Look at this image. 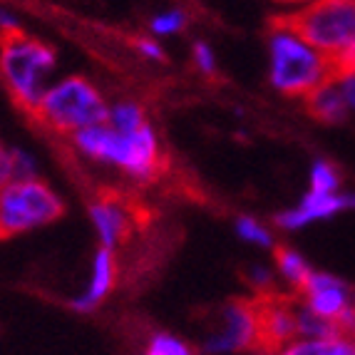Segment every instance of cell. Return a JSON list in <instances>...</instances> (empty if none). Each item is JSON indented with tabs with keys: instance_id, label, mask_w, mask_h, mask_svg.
Wrapping results in <instances>:
<instances>
[{
	"instance_id": "1",
	"label": "cell",
	"mask_w": 355,
	"mask_h": 355,
	"mask_svg": "<svg viewBox=\"0 0 355 355\" xmlns=\"http://www.w3.org/2000/svg\"><path fill=\"white\" fill-rule=\"evenodd\" d=\"M70 144L80 157L125 174L137 184L154 182L164 166V149L152 125L122 135V132H114L107 122H100L75 132L70 137Z\"/></svg>"
},
{
	"instance_id": "2",
	"label": "cell",
	"mask_w": 355,
	"mask_h": 355,
	"mask_svg": "<svg viewBox=\"0 0 355 355\" xmlns=\"http://www.w3.org/2000/svg\"><path fill=\"white\" fill-rule=\"evenodd\" d=\"M268 83L286 97H303L336 77V62L303 35L288 15L273 20L266 35Z\"/></svg>"
},
{
	"instance_id": "3",
	"label": "cell",
	"mask_w": 355,
	"mask_h": 355,
	"mask_svg": "<svg viewBox=\"0 0 355 355\" xmlns=\"http://www.w3.org/2000/svg\"><path fill=\"white\" fill-rule=\"evenodd\" d=\"M55 70L58 53L48 42L28 33L0 37V80L23 112H35Z\"/></svg>"
},
{
	"instance_id": "4",
	"label": "cell",
	"mask_w": 355,
	"mask_h": 355,
	"mask_svg": "<svg viewBox=\"0 0 355 355\" xmlns=\"http://www.w3.org/2000/svg\"><path fill=\"white\" fill-rule=\"evenodd\" d=\"M110 100L102 87L85 75H62L48 85L40 105L30 117L45 130L70 139L85 127L105 122Z\"/></svg>"
},
{
	"instance_id": "5",
	"label": "cell",
	"mask_w": 355,
	"mask_h": 355,
	"mask_svg": "<svg viewBox=\"0 0 355 355\" xmlns=\"http://www.w3.org/2000/svg\"><path fill=\"white\" fill-rule=\"evenodd\" d=\"M65 202L62 196L42 182L33 179H10L0 189V239L23 236L40 231L62 219Z\"/></svg>"
},
{
	"instance_id": "6",
	"label": "cell",
	"mask_w": 355,
	"mask_h": 355,
	"mask_svg": "<svg viewBox=\"0 0 355 355\" xmlns=\"http://www.w3.org/2000/svg\"><path fill=\"white\" fill-rule=\"evenodd\" d=\"M288 18L333 62L355 42V0H306Z\"/></svg>"
},
{
	"instance_id": "7",
	"label": "cell",
	"mask_w": 355,
	"mask_h": 355,
	"mask_svg": "<svg viewBox=\"0 0 355 355\" xmlns=\"http://www.w3.org/2000/svg\"><path fill=\"white\" fill-rule=\"evenodd\" d=\"M261 348L259 298L229 301L219 313V326L204 340L207 355H239Z\"/></svg>"
},
{
	"instance_id": "8",
	"label": "cell",
	"mask_w": 355,
	"mask_h": 355,
	"mask_svg": "<svg viewBox=\"0 0 355 355\" xmlns=\"http://www.w3.org/2000/svg\"><path fill=\"white\" fill-rule=\"evenodd\" d=\"M87 216L97 236V243L105 249H122L135 234L137 211L130 199H125L122 194H114V191L97 194L87 204Z\"/></svg>"
},
{
	"instance_id": "9",
	"label": "cell",
	"mask_w": 355,
	"mask_h": 355,
	"mask_svg": "<svg viewBox=\"0 0 355 355\" xmlns=\"http://www.w3.org/2000/svg\"><path fill=\"white\" fill-rule=\"evenodd\" d=\"M301 293V303L306 308H311L315 315L338 323L343 318L345 311L355 306L353 301V291L345 281H340L338 276L326 271H313L308 276V281L303 284ZM338 328V326H336Z\"/></svg>"
},
{
	"instance_id": "10",
	"label": "cell",
	"mask_w": 355,
	"mask_h": 355,
	"mask_svg": "<svg viewBox=\"0 0 355 355\" xmlns=\"http://www.w3.org/2000/svg\"><path fill=\"white\" fill-rule=\"evenodd\" d=\"M355 209L353 191H336V194H320V191L308 189L296 207L284 209L276 214V226L284 231H301L315 221L331 219L340 211Z\"/></svg>"
},
{
	"instance_id": "11",
	"label": "cell",
	"mask_w": 355,
	"mask_h": 355,
	"mask_svg": "<svg viewBox=\"0 0 355 355\" xmlns=\"http://www.w3.org/2000/svg\"><path fill=\"white\" fill-rule=\"evenodd\" d=\"M256 298L261 306V348L276 353L298 338V301H291L276 291Z\"/></svg>"
},
{
	"instance_id": "12",
	"label": "cell",
	"mask_w": 355,
	"mask_h": 355,
	"mask_svg": "<svg viewBox=\"0 0 355 355\" xmlns=\"http://www.w3.org/2000/svg\"><path fill=\"white\" fill-rule=\"evenodd\" d=\"M119 279V263H117V251L97 246L92 261H89V273L87 284H85L83 293H77L70 301V306L77 313H92L107 298L112 296L114 286Z\"/></svg>"
},
{
	"instance_id": "13",
	"label": "cell",
	"mask_w": 355,
	"mask_h": 355,
	"mask_svg": "<svg viewBox=\"0 0 355 355\" xmlns=\"http://www.w3.org/2000/svg\"><path fill=\"white\" fill-rule=\"evenodd\" d=\"M303 102H306L308 112L313 114L318 122H326V125H338V122H343L350 114L348 105H345L343 89H340L336 77L328 80V83L318 85L313 92H308L303 97Z\"/></svg>"
},
{
	"instance_id": "14",
	"label": "cell",
	"mask_w": 355,
	"mask_h": 355,
	"mask_svg": "<svg viewBox=\"0 0 355 355\" xmlns=\"http://www.w3.org/2000/svg\"><path fill=\"white\" fill-rule=\"evenodd\" d=\"M353 345V338L331 336V338H293L291 343L276 350V355H345Z\"/></svg>"
},
{
	"instance_id": "15",
	"label": "cell",
	"mask_w": 355,
	"mask_h": 355,
	"mask_svg": "<svg viewBox=\"0 0 355 355\" xmlns=\"http://www.w3.org/2000/svg\"><path fill=\"white\" fill-rule=\"evenodd\" d=\"M273 268H276V276H279L291 291H301L303 284L308 281V276L313 273V268H311V263L306 261V256H303L301 251L291 249V246L276 249V263H273Z\"/></svg>"
},
{
	"instance_id": "16",
	"label": "cell",
	"mask_w": 355,
	"mask_h": 355,
	"mask_svg": "<svg viewBox=\"0 0 355 355\" xmlns=\"http://www.w3.org/2000/svg\"><path fill=\"white\" fill-rule=\"evenodd\" d=\"M105 122L112 127L114 132H122V135H130V132H137V130H142L144 125H149L147 110L142 107V102L130 100V97L110 102Z\"/></svg>"
},
{
	"instance_id": "17",
	"label": "cell",
	"mask_w": 355,
	"mask_h": 355,
	"mask_svg": "<svg viewBox=\"0 0 355 355\" xmlns=\"http://www.w3.org/2000/svg\"><path fill=\"white\" fill-rule=\"evenodd\" d=\"M234 231H236V236L241 239L243 243H249V246H256V249H273V234L266 224L256 216H236L234 221Z\"/></svg>"
},
{
	"instance_id": "18",
	"label": "cell",
	"mask_w": 355,
	"mask_h": 355,
	"mask_svg": "<svg viewBox=\"0 0 355 355\" xmlns=\"http://www.w3.org/2000/svg\"><path fill=\"white\" fill-rule=\"evenodd\" d=\"M189 25V15L184 8H166V10L157 12L152 20H149V33L159 40H166V37L179 35L184 28Z\"/></svg>"
},
{
	"instance_id": "19",
	"label": "cell",
	"mask_w": 355,
	"mask_h": 355,
	"mask_svg": "<svg viewBox=\"0 0 355 355\" xmlns=\"http://www.w3.org/2000/svg\"><path fill=\"white\" fill-rule=\"evenodd\" d=\"M144 355H196V353L182 336H177V333L157 331L149 336Z\"/></svg>"
},
{
	"instance_id": "20",
	"label": "cell",
	"mask_w": 355,
	"mask_h": 355,
	"mask_svg": "<svg viewBox=\"0 0 355 355\" xmlns=\"http://www.w3.org/2000/svg\"><path fill=\"white\" fill-rule=\"evenodd\" d=\"M308 189L320 191V194H336L340 191V174L326 159H315L308 172Z\"/></svg>"
},
{
	"instance_id": "21",
	"label": "cell",
	"mask_w": 355,
	"mask_h": 355,
	"mask_svg": "<svg viewBox=\"0 0 355 355\" xmlns=\"http://www.w3.org/2000/svg\"><path fill=\"white\" fill-rule=\"evenodd\" d=\"M340 336L336 323L315 315L311 308H306L298 301V338H331Z\"/></svg>"
},
{
	"instance_id": "22",
	"label": "cell",
	"mask_w": 355,
	"mask_h": 355,
	"mask_svg": "<svg viewBox=\"0 0 355 355\" xmlns=\"http://www.w3.org/2000/svg\"><path fill=\"white\" fill-rule=\"evenodd\" d=\"M191 65L202 77H214L219 72V58H216V50L209 45L207 40H196L191 45Z\"/></svg>"
},
{
	"instance_id": "23",
	"label": "cell",
	"mask_w": 355,
	"mask_h": 355,
	"mask_svg": "<svg viewBox=\"0 0 355 355\" xmlns=\"http://www.w3.org/2000/svg\"><path fill=\"white\" fill-rule=\"evenodd\" d=\"M10 164H12V179H33L40 177L37 157L25 147L10 149Z\"/></svg>"
},
{
	"instance_id": "24",
	"label": "cell",
	"mask_w": 355,
	"mask_h": 355,
	"mask_svg": "<svg viewBox=\"0 0 355 355\" xmlns=\"http://www.w3.org/2000/svg\"><path fill=\"white\" fill-rule=\"evenodd\" d=\"M246 281L256 291V296H268L276 291V268L266 263H254L246 273Z\"/></svg>"
},
{
	"instance_id": "25",
	"label": "cell",
	"mask_w": 355,
	"mask_h": 355,
	"mask_svg": "<svg viewBox=\"0 0 355 355\" xmlns=\"http://www.w3.org/2000/svg\"><path fill=\"white\" fill-rule=\"evenodd\" d=\"M135 50L137 55L147 62H164V45L159 42V37L147 35V37H137L135 40Z\"/></svg>"
},
{
	"instance_id": "26",
	"label": "cell",
	"mask_w": 355,
	"mask_h": 355,
	"mask_svg": "<svg viewBox=\"0 0 355 355\" xmlns=\"http://www.w3.org/2000/svg\"><path fill=\"white\" fill-rule=\"evenodd\" d=\"M15 33H23V20L12 8L0 3V37L15 35Z\"/></svg>"
},
{
	"instance_id": "27",
	"label": "cell",
	"mask_w": 355,
	"mask_h": 355,
	"mask_svg": "<svg viewBox=\"0 0 355 355\" xmlns=\"http://www.w3.org/2000/svg\"><path fill=\"white\" fill-rule=\"evenodd\" d=\"M336 80H338V85H340V89H343L348 110L355 112V72H338Z\"/></svg>"
},
{
	"instance_id": "28",
	"label": "cell",
	"mask_w": 355,
	"mask_h": 355,
	"mask_svg": "<svg viewBox=\"0 0 355 355\" xmlns=\"http://www.w3.org/2000/svg\"><path fill=\"white\" fill-rule=\"evenodd\" d=\"M12 179V164H10V147L0 142V189Z\"/></svg>"
},
{
	"instance_id": "29",
	"label": "cell",
	"mask_w": 355,
	"mask_h": 355,
	"mask_svg": "<svg viewBox=\"0 0 355 355\" xmlns=\"http://www.w3.org/2000/svg\"><path fill=\"white\" fill-rule=\"evenodd\" d=\"M276 3H281V6H288V8H298L301 3H306V0H276Z\"/></svg>"
},
{
	"instance_id": "30",
	"label": "cell",
	"mask_w": 355,
	"mask_h": 355,
	"mask_svg": "<svg viewBox=\"0 0 355 355\" xmlns=\"http://www.w3.org/2000/svg\"><path fill=\"white\" fill-rule=\"evenodd\" d=\"M243 355H276L273 350H266V348H256V350H249V353H243Z\"/></svg>"
},
{
	"instance_id": "31",
	"label": "cell",
	"mask_w": 355,
	"mask_h": 355,
	"mask_svg": "<svg viewBox=\"0 0 355 355\" xmlns=\"http://www.w3.org/2000/svg\"><path fill=\"white\" fill-rule=\"evenodd\" d=\"M345 355H355V338H353V345H350V350Z\"/></svg>"
},
{
	"instance_id": "32",
	"label": "cell",
	"mask_w": 355,
	"mask_h": 355,
	"mask_svg": "<svg viewBox=\"0 0 355 355\" xmlns=\"http://www.w3.org/2000/svg\"><path fill=\"white\" fill-rule=\"evenodd\" d=\"M142 355H144V353H142Z\"/></svg>"
}]
</instances>
